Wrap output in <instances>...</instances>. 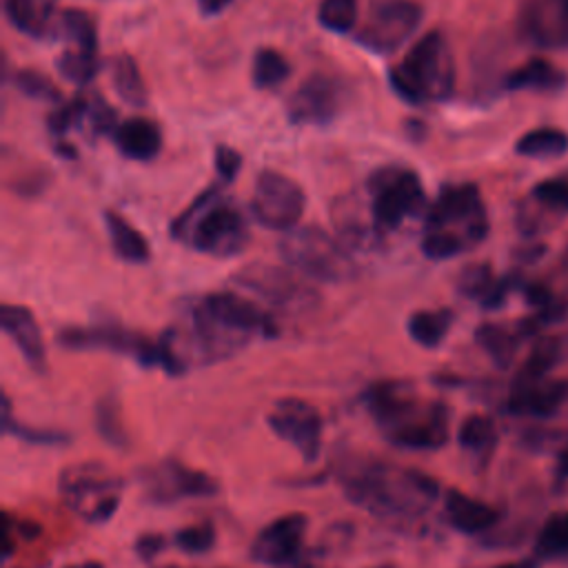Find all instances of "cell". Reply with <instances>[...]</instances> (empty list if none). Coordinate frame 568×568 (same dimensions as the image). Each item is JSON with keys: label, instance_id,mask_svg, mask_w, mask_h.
Wrapping results in <instances>:
<instances>
[{"label": "cell", "instance_id": "obj_31", "mask_svg": "<svg viewBox=\"0 0 568 568\" xmlns=\"http://www.w3.org/2000/svg\"><path fill=\"white\" fill-rule=\"evenodd\" d=\"M477 344L486 351V355L495 362V366L506 368L510 366L515 353H517V335L499 324H481L475 331Z\"/></svg>", "mask_w": 568, "mask_h": 568}, {"label": "cell", "instance_id": "obj_38", "mask_svg": "<svg viewBox=\"0 0 568 568\" xmlns=\"http://www.w3.org/2000/svg\"><path fill=\"white\" fill-rule=\"evenodd\" d=\"M457 442L466 450H475V453L486 450L495 442L493 419L486 415H479V413L468 415L457 430Z\"/></svg>", "mask_w": 568, "mask_h": 568}, {"label": "cell", "instance_id": "obj_40", "mask_svg": "<svg viewBox=\"0 0 568 568\" xmlns=\"http://www.w3.org/2000/svg\"><path fill=\"white\" fill-rule=\"evenodd\" d=\"M175 546L182 550V552H189V555H202L206 550L213 548L215 544V528L211 521H200V524H191V526H184L175 532Z\"/></svg>", "mask_w": 568, "mask_h": 568}, {"label": "cell", "instance_id": "obj_17", "mask_svg": "<svg viewBox=\"0 0 568 568\" xmlns=\"http://www.w3.org/2000/svg\"><path fill=\"white\" fill-rule=\"evenodd\" d=\"M519 27L535 47L568 49V0H528Z\"/></svg>", "mask_w": 568, "mask_h": 568}, {"label": "cell", "instance_id": "obj_49", "mask_svg": "<svg viewBox=\"0 0 568 568\" xmlns=\"http://www.w3.org/2000/svg\"><path fill=\"white\" fill-rule=\"evenodd\" d=\"M557 473L561 477H568V446L559 453V459H557Z\"/></svg>", "mask_w": 568, "mask_h": 568}, {"label": "cell", "instance_id": "obj_32", "mask_svg": "<svg viewBox=\"0 0 568 568\" xmlns=\"http://www.w3.org/2000/svg\"><path fill=\"white\" fill-rule=\"evenodd\" d=\"M535 552L541 559H559L568 557V510L555 513L546 519L537 535Z\"/></svg>", "mask_w": 568, "mask_h": 568}, {"label": "cell", "instance_id": "obj_16", "mask_svg": "<svg viewBox=\"0 0 568 568\" xmlns=\"http://www.w3.org/2000/svg\"><path fill=\"white\" fill-rule=\"evenodd\" d=\"M200 304L213 320H217L222 326L246 339L253 333H262L268 337L277 333L275 322L257 304L237 293H213L204 297Z\"/></svg>", "mask_w": 568, "mask_h": 568}, {"label": "cell", "instance_id": "obj_45", "mask_svg": "<svg viewBox=\"0 0 568 568\" xmlns=\"http://www.w3.org/2000/svg\"><path fill=\"white\" fill-rule=\"evenodd\" d=\"M240 164H242V158H240L237 151H233L229 146H217V151H215V166H217V173L226 182H231L237 175Z\"/></svg>", "mask_w": 568, "mask_h": 568}, {"label": "cell", "instance_id": "obj_5", "mask_svg": "<svg viewBox=\"0 0 568 568\" xmlns=\"http://www.w3.org/2000/svg\"><path fill=\"white\" fill-rule=\"evenodd\" d=\"M124 479L102 462H78L60 470L64 506L87 524H106L120 508Z\"/></svg>", "mask_w": 568, "mask_h": 568}, {"label": "cell", "instance_id": "obj_6", "mask_svg": "<svg viewBox=\"0 0 568 568\" xmlns=\"http://www.w3.org/2000/svg\"><path fill=\"white\" fill-rule=\"evenodd\" d=\"M280 255L302 275L320 282H346L355 275V264L342 242L317 226L291 229L280 242Z\"/></svg>", "mask_w": 568, "mask_h": 568}, {"label": "cell", "instance_id": "obj_28", "mask_svg": "<svg viewBox=\"0 0 568 568\" xmlns=\"http://www.w3.org/2000/svg\"><path fill=\"white\" fill-rule=\"evenodd\" d=\"M111 82L115 93L131 106H142L146 102V87L135 60L126 53H118L111 60Z\"/></svg>", "mask_w": 568, "mask_h": 568}, {"label": "cell", "instance_id": "obj_9", "mask_svg": "<svg viewBox=\"0 0 568 568\" xmlns=\"http://www.w3.org/2000/svg\"><path fill=\"white\" fill-rule=\"evenodd\" d=\"M422 7L415 0H373L355 40L379 55L395 53L417 31Z\"/></svg>", "mask_w": 568, "mask_h": 568}, {"label": "cell", "instance_id": "obj_29", "mask_svg": "<svg viewBox=\"0 0 568 568\" xmlns=\"http://www.w3.org/2000/svg\"><path fill=\"white\" fill-rule=\"evenodd\" d=\"M453 324V313L446 308L439 311H417L408 317V335L424 348H435L444 342Z\"/></svg>", "mask_w": 568, "mask_h": 568}, {"label": "cell", "instance_id": "obj_23", "mask_svg": "<svg viewBox=\"0 0 568 568\" xmlns=\"http://www.w3.org/2000/svg\"><path fill=\"white\" fill-rule=\"evenodd\" d=\"M566 84V73L546 60H528L504 78L508 91H557Z\"/></svg>", "mask_w": 568, "mask_h": 568}, {"label": "cell", "instance_id": "obj_42", "mask_svg": "<svg viewBox=\"0 0 568 568\" xmlns=\"http://www.w3.org/2000/svg\"><path fill=\"white\" fill-rule=\"evenodd\" d=\"M13 82L16 87L29 95V98H38V100H60V91L58 87L47 78L42 75L40 71H33V69H20L16 75H13Z\"/></svg>", "mask_w": 568, "mask_h": 568}, {"label": "cell", "instance_id": "obj_50", "mask_svg": "<svg viewBox=\"0 0 568 568\" xmlns=\"http://www.w3.org/2000/svg\"><path fill=\"white\" fill-rule=\"evenodd\" d=\"M64 568H104L100 561H80V564H71V566H64Z\"/></svg>", "mask_w": 568, "mask_h": 568}, {"label": "cell", "instance_id": "obj_35", "mask_svg": "<svg viewBox=\"0 0 568 568\" xmlns=\"http://www.w3.org/2000/svg\"><path fill=\"white\" fill-rule=\"evenodd\" d=\"M100 69V60L95 51L89 49H67L60 58H58V71L62 78L84 84L91 82L95 78Z\"/></svg>", "mask_w": 568, "mask_h": 568}, {"label": "cell", "instance_id": "obj_2", "mask_svg": "<svg viewBox=\"0 0 568 568\" xmlns=\"http://www.w3.org/2000/svg\"><path fill=\"white\" fill-rule=\"evenodd\" d=\"M364 404L382 435L404 450H437L448 442V408L422 402L408 379H382L364 390Z\"/></svg>", "mask_w": 568, "mask_h": 568}, {"label": "cell", "instance_id": "obj_39", "mask_svg": "<svg viewBox=\"0 0 568 568\" xmlns=\"http://www.w3.org/2000/svg\"><path fill=\"white\" fill-rule=\"evenodd\" d=\"M495 280H493V271L488 264H468L466 268H462L459 277H457V291L464 297L477 300L479 304L486 300V295L493 291Z\"/></svg>", "mask_w": 568, "mask_h": 568}, {"label": "cell", "instance_id": "obj_30", "mask_svg": "<svg viewBox=\"0 0 568 568\" xmlns=\"http://www.w3.org/2000/svg\"><path fill=\"white\" fill-rule=\"evenodd\" d=\"M568 151V135L561 129H532L524 133L517 144L515 153L524 158H535V160H548V158H559Z\"/></svg>", "mask_w": 568, "mask_h": 568}, {"label": "cell", "instance_id": "obj_24", "mask_svg": "<svg viewBox=\"0 0 568 568\" xmlns=\"http://www.w3.org/2000/svg\"><path fill=\"white\" fill-rule=\"evenodd\" d=\"M58 0H7L4 9L16 29H20L27 36L42 38L53 18Z\"/></svg>", "mask_w": 568, "mask_h": 568}, {"label": "cell", "instance_id": "obj_10", "mask_svg": "<svg viewBox=\"0 0 568 568\" xmlns=\"http://www.w3.org/2000/svg\"><path fill=\"white\" fill-rule=\"evenodd\" d=\"M306 206L304 191L295 180L277 171H262L255 180L251 213L273 231H291L297 226Z\"/></svg>", "mask_w": 568, "mask_h": 568}, {"label": "cell", "instance_id": "obj_1", "mask_svg": "<svg viewBox=\"0 0 568 568\" xmlns=\"http://www.w3.org/2000/svg\"><path fill=\"white\" fill-rule=\"evenodd\" d=\"M337 481L353 506L404 528L417 524L442 493L439 484L417 468L364 455L339 459Z\"/></svg>", "mask_w": 568, "mask_h": 568}, {"label": "cell", "instance_id": "obj_3", "mask_svg": "<svg viewBox=\"0 0 568 568\" xmlns=\"http://www.w3.org/2000/svg\"><path fill=\"white\" fill-rule=\"evenodd\" d=\"M390 87L410 104L446 100L455 87V62L446 38L439 31L419 38L390 69Z\"/></svg>", "mask_w": 568, "mask_h": 568}, {"label": "cell", "instance_id": "obj_48", "mask_svg": "<svg viewBox=\"0 0 568 568\" xmlns=\"http://www.w3.org/2000/svg\"><path fill=\"white\" fill-rule=\"evenodd\" d=\"M231 2H233V0H197L202 13H206V16H215V13L224 11Z\"/></svg>", "mask_w": 568, "mask_h": 568}, {"label": "cell", "instance_id": "obj_22", "mask_svg": "<svg viewBox=\"0 0 568 568\" xmlns=\"http://www.w3.org/2000/svg\"><path fill=\"white\" fill-rule=\"evenodd\" d=\"M120 153L129 160H151L162 146V135L155 122L144 118H131L113 133Z\"/></svg>", "mask_w": 568, "mask_h": 568}, {"label": "cell", "instance_id": "obj_13", "mask_svg": "<svg viewBox=\"0 0 568 568\" xmlns=\"http://www.w3.org/2000/svg\"><path fill=\"white\" fill-rule=\"evenodd\" d=\"M58 342L71 351H113L135 357L140 366H160V344L120 326L64 328Z\"/></svg>", "mask_w": 568, "mask_h": 568}, {"label": "cell", "instance_id": "obj_36", "mask_svg": "<svg viewBox=\"0 0 568 568\" xmlns=\"http://www.w3.org/2000/svg\"><path fill=\"white\" fill-rule=\"evenodd\" d=\"M58 31L60 36L69 38L78 49H89V51L98 49L95 27L87 11H80V9L64 11L58 20Z\"/></svg>", "mask_w": 568, "mask_h": 568}, {"label": "cell", "instance_id": "obj_14", "mask_svg": "<svg viewBox=\"0 0 568 568\" xmlns=\"http://www.w3.org/2000/svg\"><path fill=\"white\" fill-rule=\"evenodd\" d=\"M235 282L282 308H306L315 302V291L302 277L273 264H248L235 273Z\"/></svg>", "mask_w": 568, "mask_h": 568}, {"label": "cell", "instance_id": "obj_53", "mask_svg": "<svg viewBox=\"0 0 568 568\" xmlns=\"http://www.w3.org/2000/svg\"><path fill=\"white\" fill-rule=\"evenodd\" d=\"M382 568H393V566H382Z\"/></svg>", "mask_w": 568, "mask_h": 568}, {"label": "cell", "instance_id": "obj_8", "mask_svg": "<svg viewBox=\"0 0 568 568\" xmlns=\"http://www.w3.org/2000/svg\"><path fill=\"white\" fill-rule=\"evenodd\" d=\"M371 220L379 231H395L426 211L424 186L410 169L386 166L371 175Z\"/></svg>", "mask_w": 568, "mask_h": 568}, {"label": "cell", "instance_id": "obj_4", "mask_svg": "<svg viewBox=\"0 0 568 568\" xmlns=\"http://www.w3.org/2000/svg\"><path fill=\"white\" fill-rule=\"evenodd\" d=\"M173 235H189L191 246L213 257H229L240 253L248 242V229L242 213L220 197L217 189L200 195L175 222Z\"/></svg>", "mask_w": 568, "mask_h": 568}, {"label": "cell", "instance_id": "obj_15", "mask_svg": "<svg viewBox=\"0 0 568 568\" xmlns=\"http://www.w3.org/2000/svg\"><path fill=\"white\" fill-rule=\"evenodd\" d=\"M308 519L304 513H288L266 524L251 544V559L262 566L280 568L297 559Z\"/></svg>", "mask_w": 568, "mask_h": 568}, {"label": "cell", "instance_id": "obj_43", "mask_svg": "<svg viewBox=\"0 0 568 568\" xmlns=\"http://www.w3.org/2000/svg\"><path fill=\"white\" fill-rule=\"evenodd\" d=\"M532 197L552 211H568V180L564 178H550L532 189Z\"/></svg>", "mask_w": 568, "mask_h": 568}, {"label": "cell", "instance_id": "obj_37", "mask_svg": "<svg viewBox=\"0 0 568 568\" xmlns=\"http://www.w3.org/2000/svg\"><path fill=\"white\" fill-rule=\"evenodd\" d=\"M317 20L333 33H348L357 22V0H322Z\"/></svg>", "mask_w": 568, "mask_h": 568}, {"label": "cell", "instance_id": "obj_18", "mask_svg": "<svg viewBox=\"0 0 568 568\" xmlns=\"http://www.w3.org/2000/svg\"><path fill=\"white\" fill-rule=\"evenodd\" d=\"M342 93L335 80L326 75H311L288 98L286 111L295 124H326L339 111Z\"/></svg>", "mask_w": 568, "mask_h": 568}, {"label": "cell", "instance_id": "obj_34", "mask_svg": "<svg viewBox=\"0 0 568 568\" xmlns=\"http://www.w3.org/2000/svg\"><path fill=\"white\" fill-rule=\"evenodd\" d=\"M291 73L288 60L275 49H260L253 58V84L257 89H275Z\"/></svg>", "mask_w": 568, "mask_h": 568}, {"label": "cell", "instance_id": "obj_51", "mask_svg": "<svg viewBox=\"0 0 568 568\" xmlns=\"http://www.w3.org/2000/svg\"><path fill=\"white\" fill-rule=\"evenodd\" d=\"M497 568H515L513 564H501V566H497Z\"/></svg>", "mask_w": 568, "mask_h": 568}, {"label": "cell", "instance_id": "obj_25", "mask_svg": "<svg viewBox=\"0 0 568 568\" xmlns=\"http://www.w3.org/2000/svg\"><path fill=\"white\" fill-rule=\"evenodd\" d=\"M104 220H106L113 251L118 253L120 260L133 262V264H142L149 260V253H151L149 244L138 229H133L122 215H118L113 211H106Z\"/></svg>", "mask_w": 568, "mask_h": 568}, {"label": "cell", "instance_id": "obj_52", "mask_svg": "<svg viewBox=\"0 0 568 568\" xmlns=\"http://www.w3.org/2000/svg\"><path fill=\"white\" fill-rule=\"evenodd\" d=\"M164 568H182V566H164Z\"/></svg>", "mask_w": 568, "mask_h": 568}, {"label": "cell", "instance_id": "obj_7", "mask_svg": "<svg viewBox=\"0 0 568 568\" xmlns=\"http://www.w3.org/2000/svg\"><path fill=\"white\" fill-rule=\"evenodd\" d=\"M457 240L464 251L477 246L488 233V217L477 186L455 184L442 189L426 211V231Z\"/></svg>", "mask_w": 568, "mask_h": 568}, {"label": "cell", "instance_id": "obj_21", "mask_svg": "<svg viewBox=\"0 0 568 568\" xmlns=\"http://www.w3.org/2000/svg\"><path fill=\"white\" fill-rule=\"evenodd\" d=\"M444 513H446V521L464 535L486 532L499 519L497 510L490 504L475 499L457 488H448L444 493Z\"/></svg>", "mask_w": 568, "mask_h": 568}, {"label": "cell", "instance_id": "obj_11", "mask_svg": "<svg viewBox=\"0 0 568 568\" xmlns=\"http://www.w3.org/2000/svg\"><path fill=\"white\" fill-rule=\"evenodd\" d=\"M266 426L284 444L293 446L304 462H315L322 450V415L300 397H280L266 413Z\"/></svg>", "mask_w": 568, "mask_h": 568}, {"label": "cell", "instance_id": "obj_33", "mask_svg": "<svg viewBox=\"0 0 568 568\" xmlns=\"http://www.w3.org/2000/svg\"><path fill=\"white\" fill-rule=\"evenodd\" d=\"M559 355H561V344L557 337H552V335L539 337L515 379H521V382L544 379L546 373L559 362Z\"/></svg>", "mask_w": 568, "mask_h": 568}, {"label": "cell", "instance_id": "obj_19", "mask_svg": "<svg viewBox=\"0 0 568 568\" xmlns=\"http://www.w3.org/2000/svg\"><path fill=\"white\" fill-rule=\"evenodd\" d=\"M0 324L2 331L11 337V342L22 353L24 362L36 371H47V348L42 339V331L33 317V313L27 306L18 304H4L0 308Z\"/></svg>", "mask_w": 568, "mask_h": 568}, {"label": "cell", "instance_id": "obj_26", "mask_svg": "<svg viewBox=\"0 0 568 568\" xmlns=\"http://www.w3.org/2000/svg\"><path fill=\"white\" fill-rule=\"evenodd\" d=\"M93 424L98 435L118 450H124L129 446V435L122 419V406L115 393H104L93 408Z\"/></svg>", "mask_w": 568, "mask_h": 568}, {"label": "cell", "instance_id": "obj_41", "mask_svg": "<svg viewBox=\"0 0 568 568\" xmlns=\"http://www.w3.org/2000/svg\"><path fill=\"white\" fill-rule=\"evenodd\" d=\"M82 120H89V100L75 98L62 106H58L49 118V129L55 135H67Z\"/></svg>", "mask_w": 568, "mask_h": 568}, {"label": "cell", "instance_id": "obj_12", "mask_svg": "<svg viewBox=\"0 0 568 568\" xmlns=\"http://www.w3.org/2000/svg\"><path fill=\"white\" fill-rule=\"evenodd\" d=\"M146 497L153 504H173L193 497H215L220 493V481L197 468L186 466L180 459H162L153 468L144 470Z\"/></svg>", "mask_w": 568, "mask_h": 568}, {"label": "cell", "instance_id": "obj_20", "mask_svg": "<svg viewBox=\"0 0 568 568\" xmlns=\"http://www.w3.org/2000/svg\"><path fill=\"white\" fill-rule=\"evenodd\" d=\"M568 395V384L561 379H539L521 382L515 379L508 397V408L517 415L548 417L552 415Z\"/></svg>", "mask_w": 568, "mask_h": 568}, {"label": "cell", "instance_id": "obj_27", "mask_svg": "<svg viewBox=\"0 0 568 568\" xmlns=\"http://www.w3.org/2000/svg\"><path fill=\"white\" fill-rule=\"evenodd\" d=\"M2 433L11 435L16 439H22L33 446H64L71 435L58 428H44V426H31L13 417L9 395L2 393Z\"/></svg>", "mask_w": 568, "mask_h": 568}, {"label": "cell", "instance_id": "obj_47", "mask_svg": "<svg viewBox=\"0 0 568 568\" xmlns=\"http://www.w3.org/2000/svg\"><path fill=\"white\" fill-rule=\"evenodd\" d=\"M524 295H526L528 304L535 306L537 311H539L541 306H546V304L552 300L550 291H548L544 284H528V286H524Z\"/></svg>", "mask_w": 568, "mask_h": 568}, {"label": "cell", "instance_id": "obj_44", "mask_svg": "<svg viewBox=\"0 0 568 568\" xmlns=\"http://www.w3.org/2000/svg\"><path fill=\"white\" fill-rule=\"evenodd\" d=\"M89 122H91L93 131L109 133L115 124V111L106 102H102L100 98L89 100Z\"/></svg>", "mask_w": 568, "mask_h": 568}, {"label": "cell", "instance_id": "obj_46", "mask_svg": "<svg viewBox=\"0 0 568 568\" xmlns=\"http://www.w3.org/2000/svg\"><path fill=\"white\" fill-rule=\"evenodd\" d=\"M164 544H166V541H164L162 535H158V532H144V535H140V537L135 539L133 548H135V555H138L140 559L151 561L155 555L162 552Z\"/></svg>", "mask_w": 568, "mask_h": 568}]
</instances>
